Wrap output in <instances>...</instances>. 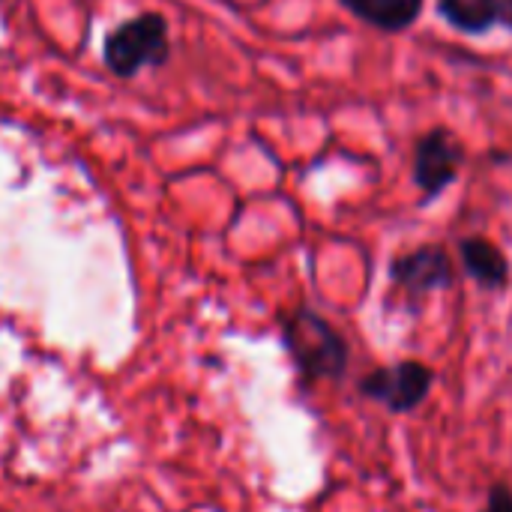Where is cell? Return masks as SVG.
Wrapping results in <instances>:
<instances>
[{
    "mask_svg": "<svg viewBox=\"0 0 512 512\" xmlns=\"http://www.w3.org/2000/svg\"><path fill=\"white\" fill-rule=\"evenodd\" d=\"M282 345L306 387L339 381L348 369L351 354L345 336L309 306H297L282 318Z\"/></svg>",
    "mask_w": 512,
    "mask_h": 512,
    "instance_id": "6da1fadb",
    "label": "cell"
},
{
    "mask_svg": "<svg viewBox=\"0 0 512 512\" xmlns=\"http://www.w3.org/2000/svg\"><path fill=\"white\" fill-rule=\"evenodd\" d=\"M168 57V24L156 12L123 21L105 39V63L111 72L132 78L144 66H159Z\"/></svg>",
    "mask_w": 512,
    "mask_h": 512,
    "instance_id": "7a4b0ae2",
    "label": "cell"
},
{
    "mask_svg": "<svg viewBox=\"0 0 512 512\" xmlns=\"http://www.w3.org/2000/svg\"><path fill=\"white\" fill-rule=\"evenodd\" d=\"M465 156L462 141L444 126H435L414 141V183L423 192L420 204H432L459 180Z\"/></svg>",
    "mask_w": 512,
    "mask_h": 512,
    "instance_id": "3957f363",
    "label": "cell"
},
{
    "mask_svg": "<svg viewBox=\"0 0 512 512\" xmlns=\"http://www.w3.org/2000/svg\"><path fill=\"white\" fill-rule=\"evenodd\" d=\"M432 384H435V372L426 363L402 360L396 366H384V369H375L372 375L360 378L357 390H360V396L384 405L393 414H408L426 402Z\"/></svg>",
    "mask_w": 512,
    "mask_h": 512,
    "instance_id": "277c9868",
    "label": "cell"
},
{
    "mask_svg": "<svg viewBox=\"0 0 512 512\" xmlns=\"http://www.w3.org/2000/svg\"><path fill=\"white\" fill-rule=\"evenodd\" d=\"M390 282L402 288L408 297L447 291L456 282L453 258L441 243H423L390 261Z\"/></svg>",
    "mask_w": 512,
    "mask_h": 512,
    "instance_id": "5b68a950",
    "label": "cell"
},
{
    "mask_svg": "<svg viewBox=\"0 0 512 512\" xmlns=\"http://www.w3.org/2000/svg\"><path fill=\"white\" fill-rule=\"evenodd\" d=\"M459 258L465 264V273L486 291H504L510 282V261L498 243L489 237L471 234L459 240Z\"/></svg>",
    "mask_w": 512,
    "mask_h": 512,
    "instance_id": "8992f818",
    "label": "cell"
},
{
    "mask_svg": "<svg viewBox=\"0 0 512 512\" xmlns=\"http://www.w3.org/2000/svg\"><path fill=\"white\" fill-rule=\"evenodd\" d=\"M357 21L381 33H405L423 15L426 0H339Z\"/></svg>",
    "mask_w": 512,
    "mask_h": 512,
    "instance_id": "52a82bcc",
    "label": "cell"
},
{
    "mask_svg": "<svg viewBox=\"0 0 512 512\" xmlns=\"http://www.w3.org/2000/svg\"><path fill=\"white\" fill-rule=\"evenodd\" d=\"M438 15L453 30L480 36L501 24V0H438Z\"/></svg>",
    "mask_w": 512,
    "mask_h": 512,
    "instance_id": "ba28073f",
    "label": "cell"
},
{
    "mask_svg": "<svg viewBox=\"0 0 512 512\" xmlns=\"http://www.w3.org/2000/svg\"><path fill=\"white\" fill-rule=\"evenodd\" d=\"M480 512H512V489L507 483H495L489 498H486V507Z\"/></svg>",
    "mask_w": 512,
    "mask_h": 512,
    "instance_id": "9c48e42d",
    "label": "cell"
},
{
    "mask_svg": "<svg viewBox=\"0 0 512 512\" xmlns=\"http://www.w3.org/2000/svg\"><path fill=\"white\" fill-rule=\"evenodd\" d=\"M501 24L512 30V0H501Z\"/></svg>",
    "mask_w": 512,
    "mask_h": 512,
    "instance_id": "30bf717a",
    "label": "cell"
}]
</instances>
